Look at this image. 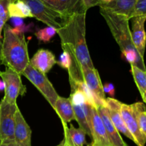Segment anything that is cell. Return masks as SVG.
<instances>
[{
	"mask_svg": "<svg viewBox=\"0 0 146 146\" xmlns=\"http://www.w3.org/2000/svg\"><path fill=\"white\" fill-rule=\"evenodd\" d=\"M1 139H0V145H1Z\"/></svg>",
	"mask_w": 146,
	"mask_h": 146,
	"instance_id": "obj_40",
	"label": "cell"
},
{
	"mask_svg": "<svg viewBox=\"0 0 146 146\" xmlns=\"http://www.w3.org/2000/svg\"><path fill=\"white\" fill-rule=\"evenodd\" d=\"M84 2L87 11L91 7L98 6V0H84Z\"/></svg>",
	"mask_w": 146,
	"mask_h": 146,
	"instance_id": "obj_30",
	"label": "cell"
},
{
	"mask_svg": "<svg viewBox=\"0 0 146 146\" xmlns=\"http://www.w3.org/2000/svg\"><path fill=\"white\" fill-rule=\"evenodd\" d=\"M3 29L4 39L1 45L2 64L21 75L30 60L24 33L6 24Z\"/></svg>",
	"mask_w": 146,
	"mask_h": 146,
	"instance_id": "obj_2",
	"label": "cell"
},
{
	"mask_svg": "<svg viewBox=\"0 0 146 146\" xmlns=\"http://www.w3.org/2000/svg\"><path fill=\"white\" fill-rule=\"evenodd\" d=\"M2 64V61H1V46H0V66ZM1 71V70H0Z\"/></svg>",
	"mask_w": 146,
	"mask_h": 146,
	"instance_id": "obj_38",
	"label": "cell"
},
{
	"mask_svg": "<svg viewBox=\"0 0 146 146\" xmlns=\"http://www.w3.org/2000/svg\"><path fill=\"white\" fill-rule=\"evenodd\" d=\"M73 108L75 114V120L79 125V127L84 130L86 135H89L92 138V133H91L92 106L86 102L80 105H73Z\"/></svg>",
	"mask_w": 146,
	"mask_h": 146,
	"instance_id": "obj_17",
	"label": "cell"
},
{
	"mask_svg": "<svg viewBox=\"0 0 146 146\" xmlns=\"http://www.w3.org/2000/svg\"><path fill=\"white\" fill-rule=\"evenodd\" d=\"M6 22H4L3 20L0 19V46L1 45V33L2 31L3 28H4V25H5Z\"/></svg>",
	"mask_w": 146,
	"mask_h": 146,
	"instance_id": "obj_34",
	"label": "cell"
},
{
	"mask_svg": "<svg viewBox=\"0 0 146 146\" xmlns=\"http://www.w3.org/2000/svg\"><path fill=\"white\" fill-rule=\"evenodd\" d=\"M96 109L104 123L107 136L111 146H125L126 143L124 142L119 132L113 124L106 107L104 106H100Z\"/></svg>",
	"mask_w": 146,
	"mask_h": 146,
	"instance_id": "obj_14",
	"label": "cell"
},
{
	"mask_svg": "<svg viewBox=\"0 0 146 146\" xmlns=\"http://www.w3.org/2000/svg\"><path fill=\"white\" fill-rule=\"evenodd\" d=\"M87 146H93V145L91 144H89V145H87Z\"/></svg>",
	"mask_w": 146,
	"mask_h": 146,
	"instance_id": "obj_39",
	"label": "cell"
},
{
	"mask_svg": "<svg viewBox=\"0 0 146 146\" xmlns=\"http://www.w3.org/2000/svg\"><path fill=\"white\" fill-rule=\"evenodd\" d=\"M8 14L9 18H31L33 17L29 6L22 0H12L9 4Z\"/></svg>",
	"mask_w": 146,
	"mask_h": 146,
	"instance_id": "obj_21",
	"label": "cell"
},
{
	"mask_svg": "<svg viewBox=\"0 0 146 146\" xmlns=\"http://www.w3.org/2000/svg\"><path fill=\"white\" fill-rule=\"evenodd\" d=\"M100 13L106 21L123 55L130 52L139 54L131 38L129 19L125 16L116 14L102 7H100Z\"/></svg>",
	"mask_w": 146,
	"mask_h": 146,
	"instance_id": "obj_3",
	"label": "cell"
},
{
	"mask_svg": "<svg viewBox=\"0 0 146 146\" xmlns=\"http://www.w3.org/2000/svg\"><path fill=\"white\" fill-rule=\"evenodd\" d=\"M103 89L104 92L108 93L111 96L110 97H113V96L115 95V87L111 83H106L103 84Z\"/></svg>",
	"mask_w": 146,
	"mask_h": 146,
	"instance_id": "obj_29",
	"label": "cell"
},
{
	"mask_svg": "<svg viewBox=\"0 0 146 146\" xmlns=\"http://www.w3.org/2000/svg\"><path fill=\"white\" fill-rule=\"evenodd\" d=\"M56 63L61 67L68 70L71 64V59L68 53L65 51H63V52L60 55L58 60L56 61Z\"/></svg>",
	"mask_w": 146,
	"mask_h": 146,
	"instance_id": "obj_27",
	"label": "cell"
},
{
	"mask_svg": "<svg viewBox=\"0 0 146 146\" xmlns=\"http://www.w3.org/2000/svg\"><path fill=\"white\" fill-rule=\"evenodd\" d=\"M131 71L143 102H146V72L137 66L131 64Z\"/></svg>",
	"mask_w": 146,
	"mask_h": 146,
	"instance_id": "obj_22",
	"label": "cell"
},
{
	"mask_svg": "<svg viewBox=\"0 0 146 146\" xmlns=\"http://www.w3.org/2000/svg\"><path fill=\"white\" fill-rule=\"evenodd\" d=\"M113 0H98V6L106 5V4L111 2Z\"/></svg>",
	"mask_w": 146,
	"mask_h": 146,
	"instance_id": "obj_33",
	"label": "cell"
},
{
	"mask_svg": "<svg viewBox=\"0 0 146 146\" xmlns=\"http://www.w3.org/2000/svg\"><path fill=\"white\" fill-rule=\"evenodd\" d=\"M17 103L10 104L4 100L0 102V139L1 143H14Z\"/></svg>",
	"mask_w": 146,
	"mask_h": 146,
	"instance_id": "obj_6",
	"label": "cell"
},
{
	"mask_svg": "<svg viewBox=\"0 0 146 146\" xmlns=\"http://www.w3.org/2000/svg\"><path fill=\"white\" fill-rule=\"evenodd\" d=\"M14 140L19 146H31V130L19 108L15 114Z\"/></svg>",
	"mask_w": 146,
	"mask_h": 146,
	"instance_id": "obj_13",
	"label": "cell"
},
{
	"mask_svg": "<svg viewBox=\"0 0 146 146\" xmlns=\"http://www.w3.org/2000/svg\"><path fill=\"white\" fill-rule=\"evenodd\" d=\"M68 98H69L70 101L73 105H80V104H82L84 103H88L84 93L78 89L71 92L70 97Z\"/></svg>",
	"mask_w": 146,
	"mask_h": 146,
	"instance_id": "obj_25",
	"label": "cell"
},
{
	"mask_svg": "<svg viewBox=\"0 0 146 146\" xmlns=\"http://www.w3.org/2000/svg\"><path fill=\"white\" fill-rule=\"evenodd\" d=\"M12 0H0V19L7 22L9 19L8 14V6Z\"/></svg>",
	"mask_w": 146,
	"mask_h": 146,
	"instance_id": "obj_28",
	"label": "cell"
},
{
	"mask_svg": "<svg viewBox=\"0 0 146 146\" xmlns=\"http://www.w3.org/2000/svg\"><path fill=\"white\" fill-rule=\"evenodd\" d=\"M132 30L131 31L133 43L140 55L143 58L145 49V21L146 16H139L131 18Z\"/></svg>",
	"mask_w": 146,
	"mask_h": 146,
	"instance_id": "obj_12",
	"label": "cell"
},
{
	"mask_svg": "<svg viewBox=\"0 0 146 146\" xmlns=\"http://www.w3.org/2000/svg\"><path fill=\"white\" fill-rule=\"evenodd\" d=\"M56 34V29L47 26L46 27L40 29L34 33L37 40L43 42H49L51 38Z\"/></svg>",
	"mask_w": 146,
	"mask_h": 146,
	"instance_id": "obj_24",
	"label": "cell"
},
{
	"mask_svg": "<svg viewBox=\"0 0 146 146\" xmlns=\"http://www.w3.org/2000/svg\"><path fill=\"white\" fill-rule=\"evenodd\" d=\"M29 63L36 70L46 74L56 64L55 55L51 51L45 49H39L34 54Z\"/></svg>",
	"mask_w": 146,
	"mask_h": 146,
	"instance_id": "obj_15",
	"label": "cell"
},
{
	"mask_svg": "<svg viewBox=\"0 0 146 146\" xmlns=\"http://www.w3.org/2000/svg\"><path fill=\"white\" fill-rule=\"evenodd\" d=\"M139 16H146V0H137L134 5L131 19Z\"/></svg>",
	"mask_w": 146,
	"mask_h": 146,
	"instance_id": "obj_26",
	"label": "cell"
},
{
	"mask_svg": "<svg viewBox=\"0 0 146 146\" xmlns=\"http://www.w3.org/2000/svg\"><path fill=\"white\" fill-rule=\"evenodd\" d=\"M121 115L125 125L133 137L134 143L138 146L145 145L146 137L143 135L140 130L133 110L132 105L121 103Z\"/></svg>",
	"mask_w": 146,
	"mask_h": 146,
	"instance_id": "obj_10",
	"label": "cell"
},
{
	"mask_svg": "<svg viewBox=\"0 0 146 146\" xmlns=\"http://www.w3.org/2000/svg\"><path fill=\"white\" fill-rule=\"evenodd\" d=\"M54 110L61 119L63 127L67 126L68 123L75 120L74 108L69 98L58 96L55 102Z\"/></svg>",
	"mask_w": 146,
	"mask_h": 146,
	"instance_id": "obj_18",
	"label": "cell"
},
{
	"mask_svg": "<svg viewBox=\"0 0 146 146\" xmlns=\"http://www.w3.org/2000/svg\"><path fill=\"white\" fill-rule=\"evenodd\" d=\"M125 146H128V145H125Z\"/></svg>",
	"mask_w": 146,
	"mask_h": 146,
	"instance_id": "obj_41",
	"label": "cell"
},
{
	"mask_svg": "<svg viewBox=\"0 0 146 146\" xmlns=\"http://www.w3.org/2000/svg\"><path fill=\"white\" fill-rule=\"evenodd\" d=\"M56 146H69V145H68V143H67V141L65 140V138H64V140Z\"/></svg>",
	"mask_w": 146,
	"mask_h": 146,
	"instance_id": "obj_35",
	"label": "cell"
},
{
	"mask_svg": "<svg viewBox=\"0 0 146 146\" xmlns=\"http://www.w3.org/2000/svg\"><path fill=\"white\" fill-rule=\"evenodd\" d=\"M0 77L5 84L3 100L10 104H16L17 97L19 95L24 96L27 93V87L23 84L21 74L11 68L6 67L5 71H0Z\"/></svg>",
	"mask_w": 146,
	"mask_h": 146,
	"instance_id": "obj_7",
	"label": "cell"
},
{
	"mask_svg": "<svg viewBox=\"0 0 146 146\" xmlns=\"http://www.w3.org/2000/svg\"><path fill=\"white\" fill-rule=\"evenodd\" d=\"M4 89H5V84H4V82H3V80H0V92L4 91Z\"/></svg>",
	"mask_w": 146,
	"mask_h": 146,
	"instance_id": "obj_36",
	"label": "cell"
},
{
	"mask_svg": "<svg viewBox=\"0 0 146 146\" xmlns=\"http://www.w3.org/2000/svg\"><path fill=\"white\" fill-rule=\"evenodd\" d=\"M11 19H12V23L14 24V27H16V28H20V27L24 26V21H23L22 18L13 17Z\"/></svg>",
	"mask_w": 146,
	"mask_h": 146,
	"instance_id": "obj_31",
	"label": "cell"
},
{
	"mask_svg": "<svg viewBox=\"0 0 146 146\" xmlns=\"http://www.w3.org/2000/svg\"><path fill=\"white\" fill-rule=\"evenodd\" d=\"M29 7L33 17L47 26L59 29L65 18L60 13L46 5L41 0H22Z\"/></svg>",
	"mask_w": 146,
	"mask_h": 146,
	"instance_id": "obj_5",
	"label": "cell"
},
{
	"mask_svg": "<svg viewBox=\"0 0 146 146\" xmlns=\"http://www.w3.org/2000/svg\"><path fill=\"white\" fill-rule=\"evenodd\" d=\"M91 133L92 143L111 145L102 120L97 111V109L94 107H92L91 109Z\"/></svg>",
	"mask_w": 146,
	"mask_h": 146,
	"instance_id": "obj_16",
	"label": "cell"
},
{
	"mask_svg": "<svg viewBox=\"0 0 146 146\" xmlns=\"http://www.w3.org/2000/svg\"><path fill=\"white\" fill-rule=\"evenodd\" d=\"M121 103L113 97H106V107L108 112V115L112 121L113 124L119 133H123L125 137L134 142V139L131 134L126 126L125 125L121 115Z\"/></svg>",
	"mask_w": 146,
	"mask_h": 146,
	"instance_id": "obj_11",
	"label": "cell"
},
{
	"mask_svg": "<svg viewBox=\"0 0 146 146\" xmlns=\"http://www.w3.org/2000/svg\"><path fill=\"white\" fill-rule=\"evenodd\" d=\"M46 5L60 13L66 19L75 14L86 13L84 0H41Z\"/></svg>",
	"mask_w": 146,
	"mask_h": 146,
	"instance_id": "obj_8",
	"label": "cell"
},
{
	"mask_svg": "<svg viewBox=\"0 0 146 146\" xmlns=\"http://www.w3.org/2000/svg\"><path fill=\"white\" fill-rule=\"evenodd\" d=\"M86 13L74 14L56 29L63 51L68 52L71 59L68 70L70 84L82 81L81 71L84 68H94L86 41Z\"/></svg>",
	"mask_w": 146,
	"mask_h": 146,
	"instance_id": "obj_1",
	"label": "cell"
},
{
	"mask_svg": "<svg viewBox=\"0 0 146 146\" xmlns=\"http://www.w3.org/2000/svg\"><path fill=\"white\" fill-rule=\"evenodd\" d=\"M91 145L93 146H111V145H106V144H94V143H91Z\"/></svg>",
	"mask_w": 146,
	"mask_h": 146,
	"instance_id": "obj_37",
	"label": "cell"
},
{
	"mask_svg": "<svg viewBox=\"0 0 146 146\" xmlns=\"http://www.w3.org/2000/svg\"><path fill=\"white\" fill-rule=\"evenodd\" d=\"M82 81L86 84L88 88L92 92L96 98L98 103V107H106V96L103 89V84L100 78L98 70L94 68L86 67L81 71Z\"/></svg>",
	"mask_w": 146,
	"mask_h": 146,
	"instance_id": "obj_9",
	"label": "cell"
},
{
	"mask_svg": "<svg viewBox=\"0 0 146 146\" xmlns=\"http://www.w3.org/2000/svg\"><path fill=\"white\" fill-rule=\"evenodd\" d=\"M140 130L146 137V110L144 102H137L131 104Z\"/></svg>",
	"mask_w": 146,
	"mask_h": 146,
	"instance_id": "obj_23",
	"label": "cell"
},
{
	"mask_svg": "<svg viewBox=\"0 0 146 146\" xmlns=\"http://www.w3.org/2000/svg\"><path fill=\"white\" fill-rule=\"evenodd\" d=\"M0 146H19L15 142L14 143H1Z\"/></svg>",
	"mask_w": 146,
	"mask_h": 146,
	"instance_id": "obj_32",
	"label": "cell"
},
{
	"mask_svg": "<svg viewBox=\"0 0 146 146\" xmlns=\"http://www.w3.org/2000/svg\"><path fill=\"white\" fill-rule=\"evenodd\" d=\"M64 138L68 143L69 146H84L86 143V133L81 128L74 127L71 125L68 128V126L64 127Z\"/></svg>",
	"mask_w": 146,
	"mask_h": 146,
	"instance_id": "obj_20",
	"label": "cell"
},
{
	"mask_svg": "<svg viewBox=\"0 0 146 146\" xmlns=\"http://www.w3.org/2000/svg\"><path fill=\"white\" fill-rule=\"evenodd\" d=\"M21 75L27 77V79H28L32 83V84L38 89V91L42 94L48 102L51 104V107L54 109L55 102L59 95L46 74L41 73L38 70L34 68L30 63H29L23 71Z\"/></svg>",
	"mask_w": 146,
	"mask_h": 146,
	"instance_id": "obj_4",
	"label": "cell"
},
{
	"mask_svg": "<svg viewBox=\"0 0 146 146\" xmlns=\"http://www.w3.org/2000/svg\"><path fill=\"white\" fill-rule=\"evenodd\" d=\"M137 0H113L111 2L106 5L99 6V7L106 9L116 14L125 16L131 19V16L134 5Z\"/></svg>",
	"mask_w": 146,
	"mask_h": 146,
	"instance_id": "obj_19",
	"label": "cell"
}]
</instances>
